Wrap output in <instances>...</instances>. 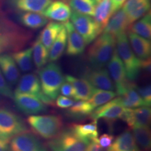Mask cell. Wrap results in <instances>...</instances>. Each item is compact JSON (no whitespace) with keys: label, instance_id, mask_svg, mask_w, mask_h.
Masks as SVG:
<instances>
[{"label":"cell","instance_id":"cell-33","mask_svg":"<svg viewBox=\"0 0 151 151\" xmlns=\"http://www.w3.org/2000/svg\"><path fill=\"white\" fill-rule=\"evenodd\" d=\"M32 48V58L34 65L37 69L44 67L49 59V50L47 49L38 37L34 43Z\"/></svg>","mask_w":151,"mask_h":151},{"label":"cell","instance_id":"cell-28","mask_svg":"<svg viewBox=\"0 0 151 151\" xmlns=\"http://www.w3.org/2000/svg\"><path fill=\"white\" fill-rule=\"evenodd\" d=\"M64 27L63 24L58 22L51 21L46 24V27L42 30L39 36L41 43L47 49H50L58 34Z\"/></svg>","mask_w":151,"mask_h":151},{"label":"cell","instance_id":"cell-47","mask_svg":"<svg viewBox=\"0 0 151 151\" xmlns=\"http://www.w3.org/2000/svg\"><path fill=\"white\" fill-rule=\"evenodd\" d=\"M101 1V0H97V1H98V2H99V1Z\"/></svg>","mask_w":151,"mask_h":151},{"label":"cell","instance_id":"cell-4","mask_svg":"<svg viewBox=\"0 0 151 151\" xmlns=\"http://www.w3.org/2000/svg\"><path fill=\"white\" fill-rule=\"evenodd\" d=\"M116 39V52L123 63L128 80L134 81L141 69V60L132 50L126 32L118 35Z\"/></svg>","mask_w":151,"mask_h":151},{"label":"cell","instance_id":"cell-6","mask_svg":"<svg viewBox=\"0 0 151 151\" xmlns=\"http://www.w3.org/2000/svg\"><path fill=\"white\" fill-rule=\"evenodd\" d=\"M28 128L18 115L6 108L0 109V139L9 141Z\"/></svg>","mask_w":151,"mask_h":151},{"label":"cell","instance_id":"cell-3","mask_svg":"<svg viewBox=\"0 0 151 151\" xmlns=\"http://www.w3.org/2000/svg\"><path fill=\"white\" fill-rule=\"evenodd\" d=\"M27 122L36 134L45 139H54L63 129L62 118L55 115H32Z\"/></svg>","mask_w":151,"mask_h":151},{"label":"cell","instance_id":"cell-9","mask_svg":"<svg viewBox=\"0 0 151 151\" xmlns=\"http://www.w3.org/2000/svg\"><path fill=\"white\" fill-rule=\"evenodd\" d=\"M107 65L109 75L114 84L116 93L119 97L125 91L131 81L128 80L124 65L117 53L116 49Z\"/></svg>","mask_w":151,"mask_h":151},{"label":"cell","instance_id":"cell-21","mask_svg":"<svg viewBox=\"0 0 151 151\" xmlns=\"http://www.w3.org/2000/svg\"><path fill=\"white\" fill-rule=\"evenodd\" d=\"M65 80L70 83L74 88L76 94V100L88 101L96 90V88L85 78H76L72 76L67 75L65 76Z\"/></svg>","mask_w":151,"mask_h":151},{"label":"cell","instance_id":"cell-22","mask_svg":"<svg viewBox=\"0 0 151 151\" xmlns=\"http://www.w3.org/2000/svg\"><path fill=\"white\" fill-rule=\"evenodd\" d=\"M109 151H141L136 142L133 134L127 130L114 139Z\"/></svg>","mask_w":151,"mask_h":151},{"label":"cell","instance_id":"cell-29","mask_svg":"<svg viewBox=\"0 0 151 151\" xmlns=\"http://www.w3.org/2000/svg\"><path fill=\"white\" fill-rule=\"evenodd\" d=\"M71 129L78 137L90 141L95 140L98 138L97 120H93L86 124H73Z\"/></svg>","mask_w":151,"mask_h":151},{"label":"cell","instance_id":"cell-12","mask_svg":"<svg viewBox=\"0 0 151 151\" xmlns=\"http://www.w3.org/2000/svg\"><path fill=\"white\" fill-rule=\"evenodd\" d=\"M13 99L17 108L26 115H37L48 110L44 103L32 94L14 92Z\"/></svg>","mask_w":151,"mask_h":151},{"label":"cell","instance_id":"cell-14","mask_svg":"<svg viewBox=\"0 0 151 151\" xmlns=\"http://www.w3.org/2000/svg\"><path fill=\"white\" fill-rule=\"evenodd\" d=\"M63 24L67 33L66 53L69 56H77L83 53L87 46L83 38L69 20L64 22Z\"/></svg>","mask_w":151,"mask_h":151},{"label":"cell","instance_id":"cell-7","mask_svg":"<svg viewBox=\"0 0 151 151\" xmlns=\"http://www.w3.org/2000/svg\"><path fill=\"white\" fill-rule=\"evenodd\" d=\"M70 18L73 27L82 36L87 45L93 42L102 33V29L92 16L73 11Z\"/></svg>","mask_w":151,"mask_h":151},{"label":"cell","instance_id":"cell-2","mask_svg":"<svg viewBox=\"0 0 151 151\" xmlns=\"http://www.w3.org/2000/svg\"><path fill=\"white\" fill-rule=\"evenodd\" d=\"M38 76L43 94L52 101L55 100L62 83L65 81L60 66L55 62H50L39 69Z\"/></svg>","mask_w":151,"mask_h":151},{"label":"cell","instance_id":"cell-13","mask_svg":"<svg viewBox=\"0 0 151 151\" xmlns=\"http://www.w3.org/2000/svg\"><path fill=\"white\" fill-rule=\"evenodd\" d=\"M151 109L148 106L138 107L135 109L125 108L122 120L127 125L133 129L137 127H148L150 122Z\"/></svg>","mask_w":151,"mask_h":151},{"label":"cell","instance_id":"cell-40","mask_svg":"<svg viewBox=\"0 0 151 151\" xmlns=\"http://www.w3.org/2000/svg\"><path fill=\"white\" fill-rule=\"evenodd\" d=\"M60 92H61L62 95L71 98V99L76 100V94L74 88H73L70 83L68 82L66 80L62 83L61 88H60Z\"/></svg>","mask_w":151,"mask_h":151},{"label":"cell","instance_id":"cell-42","mask_svg":"<svg viewBox=\"0 0 151 151\" xmlns=\"http://www.w3.org/2000/svg\"><path fill=\"white\" fill-rule=\"evenodd\" d=\"M74 104V100L64 95H58L56 98L55 104L61 109H69Z\"/></svg>","mask_w":151,"mask_h":151},{"label":"cell","instance_id":"cell-11","mask_svg":"<svg viewBox=\"0 0 151 151\" xmlns=\"http://www.w3.org/2000/svg\"><path fill=\"white\" fill-rule=\"evenodd\" d=\"M124 109L125 108L122 104L120 97L113 98L109 102L100 106L92 111L90 118L93 120L104 119L109 123L111 121L122 118Z\"/></svg>","mask_w":151,"mask_h":151},{"label":"cell","instance_id":"cell-37","mask_svg":"<svg viewBox=\"0 0 151 151\" xmlns=\"http://www.w3.org/2000/svg\"><path fill=\"white\" fill-rule=\"evenodd\" d=\"M116 93L110 90H105L96 88L94 94L88 100V101L91 104L94 109L97 108L100 106L104 104L109 102L111 99L116 97Z\"/></svg>","mask_w":151,"mask_h":151},{"label":"cell","instance_id":"cell-31","mask_svg":"<svg viewBox=\"0 0 151 151\" xmlns=\"http://www.w3.org/2000/svg\"><path fill=\"white\" fill-rule=\"evenodd\" d=\"M20 21L26 27L37 29L48 23V18L42 14L35 12H24L20 14Z\"/></svg>","mask_w":151,"mask_h":151},{"label":"cell","instance_id":"cell-15","mask_svg":"<svg viewBox=\"0 0 151 151\" xmlns=\"http://www.w3.org/2000/svg\"><path fill=\"white\" fill-rule=\"evenodd\" d=\"M130 24L125 13L122 9H120L113 13L102 33L109 34L116 37L122 33L126 32Z\"/></svg>","mask_w":151,"mask_h":151},{"label":"cell","instance_id":"cell-45","mask_svg":"<svg viewBox=\"0 0 151 151\" xmlns=\"http://www.w3.org/2000/svg\"><path fill=\"white\" fill-rule=\"evenodd\" d=\"M141 68L148 73H150V58L145 60H141Z\"/></svg>","mask_w":151,"mask_h":151},{"label":"cell","instance_id":"cell-19","mask_svg":"<svg viewBox=\"0 0 151 151\" xmlns=\"http://www.w3.org/2000/svg\"><path fill=\"white\" fill-rule=\"evenodd\" d=\"M0 69L11 86L18 83L20 73L18 66L11 55H0Z\"/></svg>","mask_w":151,"mask_h":151},{"label":"cell","instance_id":"cell-16","mask_svg":"<svg viewBox=\"0 0 151 151\" xmlns=\"http://www.w3.org/2000/svg\"><path fill=\"white\" fill-rule=\"evenodd\" d=\"M87 80L95 88L114 91L115 86L108 70L105 68L93 69L85 75Z\"/></svg>","mask_w":151,"mask_h":151},{"label":"cell","instance_id":"cell-24","mask_svg":"<svg viewBox=\"0 0 151 151\" xmlns=\"http://www.w3.org/2000/svg\"><path fill=\"white\" fill-rule=\"evenodd\" d=\"M23 38L14 31L0 29V55L12 49L20 48Z\"/></svg>","mask_w":151,"mask_h":151},{"label":"cell","instance_id":"cell-35","mask_svg":"<svg viewBox=\"0 0 151 151\" xmlns=\"http://www.w3.org/2000/svg\"><path fill=\"white\" fill-rule=\"evenodd\" d=\"M94 109L89 101L81 100L77 102H74L71 107H69L67 113L71 118L79 119L90 115Z\"/></svg>","mask_w":151,"mask_h":151},{"label":"cell","instance_id":"cell-46","mask_svg":"<svg viewBox=\"0 0 151 151\" xmlns=\"http://www.w3.org/2000/svg\"><path fill=\"white\" fill-rule=\"evenodd\" d=\"M9 150V141L0 139V151Z\"/></svg>","mask_w":151,"mask_h":151},{"label":"cell","instance_id":"cell-43","mask_svg":"<svg viewBox=\"0 0 151 151\" xmlns=\"http://www.w3.org/2000/svg\"><path fill=\"white\" fill-rule=\"evenodd\" d=\"M97 139L92 141L90 143L89 146H88V148H87V151H109L108 149L101 148V147L98 144Z\"/></svg>","mask_w":151,"mask_h":151},{"label":"cell","instance_id":"cell-32","mask_svg":"<svg viewBox=\"0 0 151 151\" xmlns=\"http://www.w3.org/2000/svg\"><path fill=\"white\" fill-rule=\"evenodd\" d=\"M130 32L137 34L145 39L150 40L151 37V16L150 12L146 13L144 16L137 20L134 23L131 24Z\"/></svg>","mask_w":151,"mask_h":151},{"label":"cell","instance_id":"cell-44","mask_svg":"<svg viewBox=\"0 0 151 151\" xmlns=\"http://www.w3.org/2000/svg\"><path fill=\"white\" fill-rule=\"evenodd\" d=\"M127 0H111V4H112V8L113 12H116L118 9H121L122 5Z\"/></svg>","mask_w":151,"mask_h":151},{"label":"cell","instance_id":"cell-48","mask_svg":"<svg viewBox=\"0 0 151 151\" xmlns=\"http://www.w3.org/2000/svg\"><path fill=\"white\" fill-rule=\"evenodd\" d=\"M0 29H1V28H0Z\"/></svg>","mask_w":151,"mask_h":151},{"label":"cell","instance_id":"cell-17","mask_svg":"<svg viewBox=\"0 0 151 151\" xmlns=\"http://www.w3.org/2000/svg\"><path fill=\"white\" fill-rule=\"evenodd\" d=\"M150 8V0H127L122 7L131 25L148 12Z\"/></svg>","mask_w":151,"mask_h":151},{"label":"cell","instance_id":"cell-36","mask_svg":"<svg viewBox=\"0 0 151 151\" xmlns=\"http://www.w3.org/2000/svg\"><path fill=\"white\" fill-rule=\"evenodd\" d=\"M97 0H70V8L75 12L93 16Z\"/></svg>","mask_w":151,"mask_h":151},{"label":"cell","instance_id":"cell-1","mask_svg":"<svg viewBox=\"0 0 151 151\" xmlns=\"http://www.w3.org/2000/svg\"><path fill=\"white\" fill-rule=\"evenodd\" d=\"M116 37L102 33L94 41L88 50V59L93 69L104 68L116 50Z\"/></svg>","mask_w":151,"mask_h":151},{"label":"cell","instance_id":"cell-26","mask_svg":"<svg viewBox=\"0 0 151 151\" xmlns=\"http://www.w3.org/2000/svg\"><path fill=\"white\" fill-rule=\"evenodd\" d=\"M113 13L111 0H101L97 4L93 17L102 32Z\"/></svg>","mask_w":151,"mask_h":151},{"label":"cell","instance_id":"cell-18","mask_svg":"<svg viewBox=\"0 0 151 151\" xmlns=\"http://www.w3.org/2000/svg\"><path fill=\"white\" fill-rule=\"evenodd\" d=\"M46 18L55 22H65L69 20L71 15V9L64 1L56 0L49 4L42 14Z\"/></svg>","mask_w":151,"mask_h":151},{"label":"cell","instance_id":"cell-23","mask_svg":"<svg viewBox=\"0 0 151 151\" xmlns=\"http://www.w3.org/2000/svg\"><path fill=\"white\" fill-rule=\"evenodd\" d=\"M9 1L15 9L20 11L43 14L52 0H9Z\"/></svg>","mask_w":151,"mask_h":151},{"label":"cell","instance_id":"cell-20","mask_svg":"<svg viewBox=\"0 0 151 151\" xmlns=\"http://www.w3.org/2000/svg\"><path fill=\"white\" fill-rule=\"evenodd\" d=\"M127 35L132 50L139 60H145L150 58L151 43L150 40L130 31Z\"/></svg>","mask_w":151,"mask_h":151},{"label":"cell","instance_id":"cell-34","mask_svg":"<svg viewBox=\"0 0 151 151\" xmlns=\"http://www.w3.org/2000/svg\"><path fill=\"white\" fill-rule=\"evenodd\" d=\"M132 129V134L139 148L143 151L150 150L151 136L148 127H137L133 128Z\"/></svg>","mask_w":151,"mask_h":151},{"label":"cell","instance_id":"cell-25","mask_svg":"<svg viewBox=\"0 0 151 151\" xmlns=\"http://www.w3.org/2000/svg\"><path fill=\"white\" fill-rule=\"evenodd\" d=\"M136 86H137L131 81L123 94L119 96L124 108L135 109L146 106L136 89Z\"/></svg>","mask_w":151,"mask_h":151},{"label":"cell","instance_id":"cell-38","mask_svg":"<svg viewBox=\"0 0 151 151\" xmlns=\"http://www.w3.org/2000/svg\"><path fill=\"white\" fill-rule=\"evenodd\" d=\"M0 95L11 99H13L14 97V92L11 89V87L6 80L1 69H0Z\"/></svg>","mask_w":151,"mask_h":151},{"label":"cell","instance_id":"cell-41","mask_svg":"<svg viewBox=\"0 0 151 151\" xmlns=\"http://www.w3.org/2000/svg\"><path fill=\"white\" fill-rule=\"evenodd\" d=\"M114 139L115 137L113 135L109 134H103L100 136L99 138H97V141L101 148L108 149L111 146Z\"/></svg>","mask_w":151,"mask_h":151},{"label":"cell","instance_id":"cell-5","mask_svg":"<svg viewBox=\"0 0 151 151\" xmlns=\"http://www.w3.org/2000/svg\"><path fill=\"white\" fill-rule=\"evenodd\" d=\"M90 142L69 129L62 131L55 138L50 139L48 146L52 151H87Z\"/></svg>","mask_w":151,"mask_h":151},{"label":"cell","instance_id":"cell-8","mask_svg":"<svg viewBox=\"0 0 151 151\" xmlns=\"http://www.w3.org/2000/svg\"><path fill=\"white\" fill-rule=\"evenodd\" d=\"M15 92L29 94L39 98L46 105H53L52 101L42 92L39 76L34 73H28L19 79Z\"/></svg>","mask_w":151,"mask_h":151},{"label":"cell","instance_id":"cell-10","mask_svg":"<svg viewBox=\"0 0 151 151\" xmlns=\"http://www.w3.org/2000/svg\"><path fill=\"white\" fill-rule=\"evenodd\" d=\"M9 151H48L39 138L25 131L15 136L9 142Z\"/></svg>","mask_w":151,"mask_h":151},{"label":"cell","instance_id":"cell-39","mask_svg":"<svg viewBox=\"0 0 151 151\" xmlns=\"http://www.w3.org/2000/svg\"><path fill=\"white\" fill-rule=\"evenodd\" d=\"M136 89L139 92V95L142 98L145 104L148 106H150L151 104V87L150 85L143 87L136 86Z\"/></svg>","mask_w":151,"mask_h":151},{"label":"cell","instance_id":"cell-27","mask_svg":"<svg viewBox=\"0 0 151 151\" xmlns=\"http://www.w3.org/2000/svg\"><path fill=\"white\" fill-rule=\"evenodd\" d=\"M64 25V24H63ZM67 33L65 26L62 27L61 31L58 34V37L54 41L53 43L49 49V59L50 62H56L61 58L65 52L67 47Z\"/></svg>","mask_w":151,"mask_h":151},{"label":"cell","instance_id":"cell-30","mask_svg":"<svg viewBox=\"0 0 151 151\" xmlns=\"http://www.w3.org/2000/svg\"><path fill=\"white\" fill-rule=\"evenodd\" d=\"M19 69L23 72H28L33 69L34 62L32 58V48L15 52L11 55Z\"/></svg>","mask_w":151,"mask_h":151}]
</instances>
